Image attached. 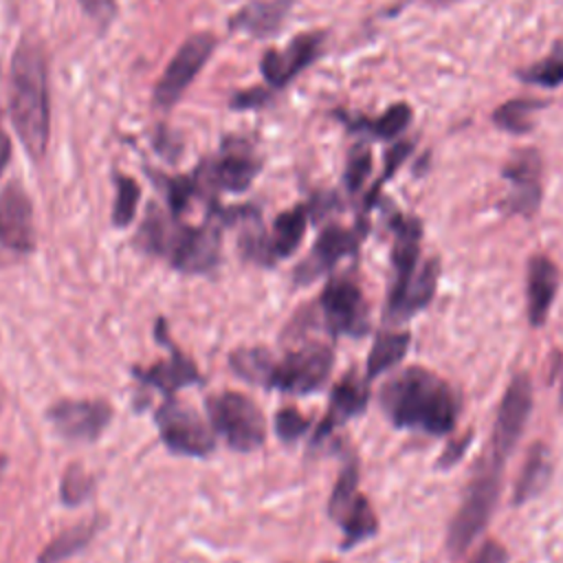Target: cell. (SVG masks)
Wrapping results in <instances>:
<instances>
[{"instance_id": "6da1fadb", "label": "cell", "mask_w": 563, "mask_h": 563, "mask_svg": "<svg viewBox=\"0 0 563 563\" xmlns=\"http://www.w3.org/2000/svg\"><path fill=\"white\" fill-rule=\"evenodd\" d=\"M9 117L22 147L40 161L48 147L51 106L46 59L37 44L22 40L11 57Z\"/></svg>"}, {"instance_id": "7a4b0ae2", "label": "cell", "mask_w": 563, "mask_h": 563, "mask_svg": "<svg viewBox=\"0 0 563 563\" xmlns=\"http://www.w3.org/2000/svg\"><path fill=\"white\" fill-rule=\"evenodd\" d=\"M380 402L396 427L422 429L435 435L451 431L457 416L451 387L420 367L391 378L380 391Z\"/></svg>"}, {"instance_id": "3957f363", "label": "cell", "mask_w": 563, "mask_h": 563, "mask_svg": "<svg viewBox=\"0 0 563 563\" xmlns=\"http://www.w3.org/2000/svg\"><path fill=\"white\" fill-rule=\"evenodd\" d=\"M139 244L147 253L165 255L183 273H207L220 260V231L213 224L189 227L154 205L139 229Z\"/></svg>"}, {"instance_id": "277c9868", "label": "cell", "mask_w": 563, "mask_h": 563, "mask_svg": "<svg viewBox=\"0 0 563 563\" xmlns=\"http://www.w3.org/2000/svg\"><path fill=\"white\" fill-rule=\"evenodd\" d=\"M501 464L504 460L499 455L488 453L486 462L479 466L475 479L471 482L464 501L449 526L446 543L451 554H462L486 528L501 486Z\"/></svg>"}, {"instance_id": "5b68a950", "label": "cell", "mask_w": 563, "mask_h": 563, "mask_svg": "<svg viewBox=\"0 0 563 563\" xmlns=\"http://www.w3.org/2000/svg\"><path fill=\"white\" fill-rule=\"evenodd\" d=\"M207 413L213 429L235 451H253L264 444L266 420L260 407L244 394L222 391L207 400Z\"/></svg>"}, {"instance_id": "8992f818", "label": "cell", "mask_w": 563, "mask_h": 563, "mask_svg": "<svg viewBox=\"0 0 563 563\" xmlns=\"http://www.w3.org/2000/svg\"><path fill=\"white\" fill-rule=\"evenodd\" d=\"M156 427L165 446L174 453L202 457L213 451L216 440L198 411L172 396L156 409Z\"/></svg>"}, {"instance_id": "52a82bcc", "label": "cell", "mask_w": 563, "mask_h": 563, "mask_svg": "<svg viewBox=\"0 0 563 563\" xmlns=\"http://www.w3.org/2000/svg\"><path fill=\"white\" fill-rule=\"evenodd\" d=\"M332 350L321 343H308L275 361L268 387L286 394L317 391L332 369Z\"/></svg>"}, {"instance_id": "ba28073f", "label": "cell", "mask_w": 563, "mask_h": 563, "mask_svg": "<svg viewBox=\"0 0 563 563\" xmlns=\"http://www.w3.org/2000/svg\"><path fill=\"white\" fill-rule=\"evenodd\" d=\"M216 48V37L211 33H194L189 35L167 68L163 70L156 88H154V101L161 108H172L183 92L189 88V84L196 79V75L202 70L207 59L211 57Z\"/></svg>"}, {"instance_id": "9c48e42d", "label": "cell", "mask_w": 563, "mask_h": 563, "mask_svg": "<svg viewBox=\"0 0 563 563\" xmlns=\"http://www.w3.org/2000/svg\"><path fill=\"white\" fill-rule=\"evenodd\" d=\"M260 172V161L244 141H227L218 158L198 165L194 178L200 187V196L207 189L244 191L255 174Z\"/></svg>"}, {"instance_id": "30bf717a", "label": "cell", "mask_w": 563, "mask_h": 563, "mask_svg": "<svg viewBox=\"0 0 563 563\" xmlns=\"http://www.w3.org/2000/svg\"><path fill=\"white\" fill-rule=\"evenodd\" d=\"M33 207L18 183L0 191V260L11 262L33 251Z\"/></svg>"}, {"instance_id": "8fae6325", "label": "cell", "mask_w": 563, "mask_h": 563, "mask_svg": "<svg viewBox=\"0 0 563 563\" xmlns=\"http://www.w3.org/2000/svg\"><path fill=\"white\" fill-rule=\"evenodd\" d=\"M530 409H532L530 376L517 374L510 380V385H508V389H506V394L499 402L497 418H495V429H493L490 453H495L504 460L512 451V446L517 444V440L523 433Z\"/></svg>"}, {"instance_id": "7c38bea8", "label": "cell", "mask_w": 563, "mask_h": 563, "mask_svg": "<svg viewBox=\"0 0 563 563\" xmlns=\"http://www.w3.org/2000/svg\"><path fill=\"white\" fill-rule=\"evenodd\" d=\"M319 303H321L325 323L334 334L358 336L365 332L367 306L361 288L352 279L336 277L328 282Z\"/></svg>"}, {"instance_id": "4fadbf2b", "label": "cell", "mask_w": 563, "mask_h": 563, "mask_svg": "<svg viewBox=\"0 0 563 563\" xmlns=\"http://www.w3.org/2000/svg\"><path fill=\"white\" fill-rule=\"evenodd\" d=\"M325 35L321 31H308L292 37L284 48H268L260 62L262 75L271 88H284L303 68H308L323 51Z\"/></svg>"}, {"instance_id": "5bb4252c", "label": "cell", "mask_w": 563, "mask_h": 563, "mask_svg": "<svg viewBox=\"0 0 563 563\" xmlns=\"http://www.w3.org/2000/svg\"><path fill=\"white\" fill-rule=\"evenodd\" d=\"M112 409L103 400H59L48 420L68 440H95L110 422Z\"/></svg>"}, {"instance_id": "9a60e30c", "label": "cell", "mask_w": 563, "mask_h": 563, "mask_svg": "<svg viewBox=\"0 0 563 563\" xmlns=\"http://www.w3.org/2000/svg\"><path fill=\"white\" fill-rule=\"evenodd\" d=\"M156 336L163 341V345L169 347V358L158 363V365H152L147 369H134V374L143 383L154 385L156 389H161L165 396H172L176 389H180L185 385L198 383L200 374H198L196 365L172 343L163 321H158V325H156Z\"/></svg>"}, {"instance_id": "2e32d148", "label": "cell", "mask_w": 563, "mask_h": 563, "mask_svg": "<svg viewBox=\"0 0 563 563\" xmlns=\"http://www.w3.org/2000/svg\"><path fill=\"white\" fill-rule=\"evenodd\" d=\"M539 174L541 161L534 150H521L508 161V165L504 167V178L512 185V194L508 200L510 211L530 213L532 209H537L541 198Z\"/></svg>"}, {"instance_id": "e0dca14e", "label": "cell", "mask_w": 563, "mask_h": 563, "mask_svg": "<svg viewBox=\"0 0 563 563\" xmlns=\"http://www.w3.org/2000/svg\"><path fill=\"white\" fill-rule=\"evenodd\" d=\"M292 4L295 0H253L231 15L229 29L253 37H268L282 29Z\"/></svg>"}, {"instance_id": "ac0fdd59", "label": "cell", "mask_w": 563, "mask_h": 563, "mask_svg": "<svg viewBox=\"0 0 563 563\" xmlns=\"http://www.w3.org/2000/svg\"><path fill=\"white\" fill-rule=\"evenodd\" d=\"M356 249V235L343 227H328L321 231L310 260H306L299 268H297V279L301 282H310L314 275L332 268L343 255L352 253Z\"/></svg>"}, {"instance_id": "d6986e66", "label": "cell", "mask_w": 563, "mask_h": 563, "mask_svg": "<svg viewBox=\"0 0 563 563\" xmlns=\"http://www.w3.org/2000/svg\"><path fill=\"white\" fill-rule=\"evenodd\" d=\"M559 273L545 255H534L528 264V317L532 325H541L548 319L552 299L556 295Z\"/></svg>"}, {"instance_id": "ffe728a7", "label": "cell", "mask_w": 563, "mask_h": 563, "mask_svg": "<svg viewBox=\"0 0 563 563\" xmlns=\"http://www.w3.org/2000/svg\"><path fill=\"white\" fill-rule=\"evenodd\" d=\"M367 405V387L365 383H361L356 376H345L341 383H336V387L332 389V398H330V409L325 420L321 422L317 438H323L325 433H330V429L343 420H347L350 416H356L365 409Z\"/></svg>"}, {"instance_id": "44dd1931", "label": "cell", "mask_w": 563, "mask_h": 563, "mask_svg": "<svg viewBox=\"0 0 563 563\" xmlns=\"http://www.w3.org/2000/svg\"><path fill=\"white\" fill-rule=\"evenodd\" d=\"M308 224V209L306 207H295L284 213H279L273 222V231L268 235V255L271 264L275 260L288 257L301 242Z\"/></svg>"}, {"instance_id": "7402d4cb", "label": "cell", "mask_w": 563, "mask_h": 563, "mask_svg": "<svg viewBox=\"0 0 563 563\" xmlns=\"http://www.w3.org/2000/svg\"><path fill=\"white\" fill-rule=\"evenodd\" d=\"M550 471H552V462H550V453L543 444H534L528 455L526 462L521 466V473L517 477V486H515V501L523 504L532 497H537L550 479Z\"/></svg>"}, {"instance_id": "603a6c76", "label": "cell", "mask_w": 563, "mask_h": 563, "mask_svg": "<svg viewBox=\"0 0 563 563\" xmlns=\"http://www.w3.org/2000/svg\"><path fill=\"white\" fill-rule=\"evenodd\" d=\"M97 523L95 521H86V523H77L68 530H64L62 534H57L40 554L37 563H62L66 559H70L75 552H79L81 548H86L90 543V539L95 537Z\"/></svg>"}, {"instance_id": "cb8c5ba5", "label": "cell", "mask_w": 563, "mask_h": 563, "mask_svg": "<svg viewBox=\"0 0 563 563\" xmlns=\"http://www.w3.org/2000/svg\"><path fill=\"white\" fill-rule=\"evenodd\" d=\"M409 347V334L407 332H383L376 336L372 352L367 356V376L374 378L389 367H394Z\"/></svg>"}, {"instance_id": "d4e9b609", "label": "cell", "mask_w": 563, "mask_h": 563, "mask_svg": "<svg viewBox=\"0 0 563 563\" xmlns=\"http://www.w3.org/2000/svg\"><path fill=\"white\" fill-rule=\"evenodd\" d=\"M229 365H231V369H233L238 376H242L244 380L268 387L275 358H273V354H271L268 350H262V347H244V350H238V352L231 354Z\"/></svg>"}, {"instance_id": "484cf974", "label": "cell", "mask_w": 563, "mask_h": 563, "mask_svg": "<svg viewBox=\"0 0 563 563\" xmlns=\"http://www.w3.org/2000/svg\"><path fill=\"white\" fill-rule=\"evenodd\" d=\"M345 532V541L343 545L350 548V545H356L358 541L372 537L376 532V517H374V510L372 506L367 504V499L363 495H358L354 499V504L336 519Z\"/></svg>"}, {"instance_id": "4316f807", "label": "cell", "mask_w": 563, "mask_h": 563, "mask_svg": "<svg viewBox=\"0 0 563 563\" xmlns=\"http://www.w3.org/2000/svg\"><path fill=\"white\" fill-rule=\"evenodd\" d=\"M541 108H543V101H539V99H512V101L501 103L495 110L493 121L497 128H501L510 134H523L532 128V117Z\"/></svg>"}, {"instance_id": "83f0119b", "label": "cell", "mask_w": 563, "mask_h": 563, "mask_svg": "<svg viewBox=\"0 0 563 563\" xmlns=\"http://www.w3.org/2000/svg\"><path fill=\"white\" fill-rule=\"evenodd\" d=\"M409 121H411V108L407 103H394L380 117L372 121H358L354 128L367 130L378 139H394L409 125Z\"/></svg>"}, {"instance_id": "f1b7e54d", "label": "cell", "mask_w": 563, "mask_h": 563, "mask_svg": "<svg viewBox=\"0 0 563 563\" xmlns=\"http://www.w3.org/2000/svg\"><path fill=\"white\" fill-rule=\"evenodd\" d=\"M114 185H117V198H114V207H112V224L119 229H125L136 213L141 189L134 178L123 176V174L114 176Z\"/></svg>"}, {"instance_id": "f546056e", "label": "cell", "mask_w": 563, "mask_h": 563, "mask_svg": "<svg viewBox=\"0 0 563 563\" xmlns=\"http://www.w3.org/2000/svg\"><path fill=\"white\" fill-rule=\"evenodd\" d=\"M519 77L526 84H534L543 88H556L559 84H563V46L552 51L548 57L534 62L532 66L523 68Z\"/></svg>"}, {"instance_id": "4dcf8cb0", "label": "cell", "mask_w": 563, "mask_h": 563, "mask_svg": "<svg viewBox=\"0 0 563 563\" xmlns=\"http://www.w3.org/2000/svg\"><path fill=\"white\" fill-rule=\"evenodd\" d=\"M163 187H165L169 213H174L176 218L189 207L191 198L200 196V187H198V183H196L194 176H191V178H189V176L163 178Z\"/></svg>"}, {"instance_id": "1f68e13d", "label": "cell", "mask_w": 563, "mask_h": 563, "mask_svg": "<svg viewBox=\"0 0 563 563\" xmlns=\"http://www.w3.org/2000/svg\"><path fill=\"white\" fill-rule=\"evenodd\" d=\"M92 490V479L84 473V468L79 464L68 466V471L64 473L62 479V499L66 504H79L84 497H88V493Z\"/></svg>"}, {"instance_id": "d6a6232c", "label": "cell", "mask_w": 563, "mask_h": 563, "mask_svg": "<svg viewBox=\"0 0 563 563\" xmlns=\"http://www.w3.org/2000/svg\"><path fill=\"white\" fill-rule=\"evenodd\" d=\"M308 427H310V420L292 407H284L275 416V431L284 442H295L308 431Z\"/></svg>"}, {"instance_id": "836d02e7", "label": "cell", "mask_w": 563, "mask_h": 563, "mask_svg": "<svg viewBox=\"0 0 563 563\" xmlns=\"http://www.w3.org/2000/svg\"><path fill=\"white\" fill-rule=\"evenodd\" d=\"M372 169V156L365 147H356L352 154H350V161H347V167H345V185L350 191H356L367 174Z\"/></svg>"}, {"instance_id": "e575fe53", "label": "cell", "mask_w": 563, "mask_h": 563, "mask_svg": "<svg viewBox=\"0 0 563 563\" xmlns=\"http://www.w3.org/2000/svg\"><path fill=\"white\" fill-rule=\"evenodd\" d=\"M81 9L99 24V26H108L114 15H117V2L114 0H79Z\"/></svg>"}, {"instance_id": "d590c367", "label": "cell", "mask_w": 563, "mask_h": 563, "mask_svg": "<svg viewBox=\"0 0 563 563\" xmlns=\"http://www.w3.org/2000/svg\"><path fill=\"white\" fill-rule=\"evenodd\" d=\"M468 563H506V550L499 543L488 541L477 550V554Z\"/></svg>"}, {"instance_id": "8d00e7d4", "label": "cell", "mask_w": 563, "mask_h": 563, "mask_svg": "<svg viewBox=\"0 0 563 563\" xmlns=\"http://www.w3.org/2000/svg\"><path fill=\"white\" fill-rule=\"evenodd\" d=\"M409 152H411V143H396V145L389 150V154L385 156L387 161H385L383 180H385V178H389V176L398 169V165L402 163V158H405Z\"/></svg>"}, {"instance_id": "74e56055", "label": "cell", "mask_w": 563, "mask_h": 563, "mask_svg": "<svg viewBox=\"0 0 563 563\" xmlns=\"http://www.w3.org/2000/svg\"><path fill=\"white\" fill-rule=\"evenodd\" d=\"M266 99H268V95L264 90H249V92L235 95L231 106L233 108H260V103H264Z\"/></svg>"}, {"instance_id": "f35d334b", "label": "cell", "mask_w": 563, "mask_h": 563, "mask_svg": "<svg viewBox=\"0 0 563 563\" xmlns=\"http://www.w3.org/2000/svg\"><path fill=\"white\" fill-rule=\"evenodd\" d=\"M9 156H11V141H9L7 132L0 125V176H2V172L7 167V163H9Z\"/></svg>"}, {"instance_id": "ab89813d", "label": "cell", "mask_w": 563, "mask_h": 563, "mask_svg": "<svg viewBox=\"0 0 563 563\" xmlns=\"http://www.w3.org/2000/svg\"><path fill=\"white\" fill-rule=\"evenodd\" d=\"M4 466H7V457H4V455H0V477H2V471H4Z\"/></svg>"}, {"instance_id": "60d3db41", "label": "cell", "mask_w": 563, "mask_h": 563, "mask_svg": "<svg viewBox=\"0 0 563 563\" xmlns=\"http://www.w3.org/2000/svg\"><path fill=\"white\" fill-rule=\"evenodd\" d=\"M433 2H455V0H433Z\"/></svg>"}]
</instances>
